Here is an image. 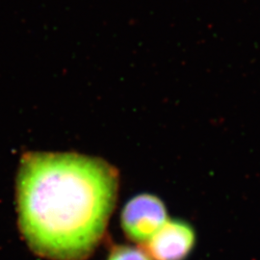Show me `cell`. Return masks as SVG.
I'll return each instance as SVG.
<instances>
[{"label": "cell", "instance_id": "1", "mask_svg": "<svg viewBox=\"0 0 260 260\" xmlns=\"http://www.w3.org/2000/svg\"><path fill=\"white\" fill-rule=\"evenodd\" d=\"M120 177L102 158L75 152L25 154L18 175L19 229L49 260H86L115 208Z\"/></svg>", "mask_w": 260, "mask_h": 260}, {"label": "cell", "instance_id": "2", "mask_svg": "<svg viewBox=\"0 0 260 260\" xmlns=\"http://www.w3.org/2000/svg\"><path fill=\"white\" fill-rule=\"evenodd\" d=\"M167 210L155 196L143 194L131 199L122 209V230L130 240L146 244L167 222Z\"/></svg>", "mask_w": 260, "mask_h": 260}, {"label": "cell", "instance_id": "3", "mask_svg": "<svg viewBox=\"0 0 260 260\" xmlns=\"http://www.w3.org/2000/svg\"><path fill=\"white\" fill-rule=\"evenodd\" d=\"M194 230L179 220H168L145 245L152 260H184L195 245Z\"/></svg>", "mask_w": 260, "mask_h": 260}, {"label": "cell", "instance_id": "4", "mask_svg": "<svg viewBox=\"0 0 260 260\" xmlns=\"http://www.w3.org/2000/svg\"><path fill=\"white\" fill-rule=\"evenodd\" d=\"M107 260H152L146 250L130 246H117L110 251Z\"/></svg>", "mask_w": 260, "mask_h": 260}]
</instances>
